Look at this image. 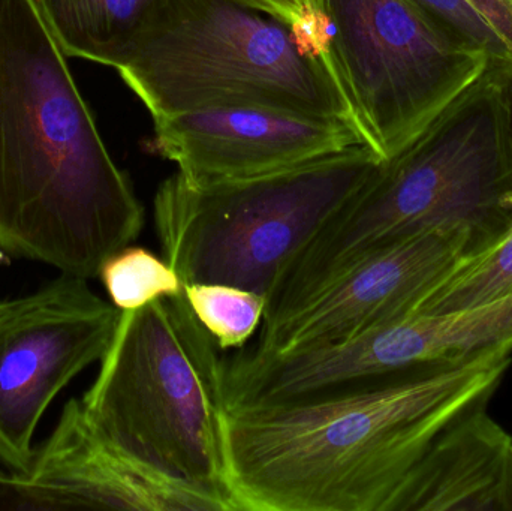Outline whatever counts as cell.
I'll return each instance as SVG.
<instances>
[{
    "instance_id": "d6986e66",
    "label": "cell",
    "mask_w": 512,
    "mask_h": 511,
    "mask_svg": "<svg viewBox=\"0 0 512 511\" xmlns=\"http://www.w3.org/2000/svg\"><path fill=\"white\" fill-rule=\"evenodd\" d=\"M512 51V0H469Z\"/></svg>"
},
{
    "instance_id": "e0dca14e",
    "label": "cell",
    "mask_w": 512,
    "mask_h": 511,
    "mask_svg": "<svg viewBox=\"0 0 512 511\" xmlns=\"http://www.w3.org/2000/svg\"><path fill=\"white\" fill-rule=\"evenodd\" d=\"M99 278L119 311H137L183 293V281L165 258L140 246H126L102 264Z\"/></svg>"
},
{
    "instance_id": "44dd1931",
    "label": "cell",
    "mask_w": 512,
    "mask_h": 511,
    "mask_svg": "<svg viewBox=\"0 0 512 511\" xmlns=\"http://www.w3.org/2000/svg\"><path fill=\"white\" fill-rule=\"evenodd\" d=\"M30 459L21 455L0 432V477H14L26 474L30 468Z\"/></svg>"
},
{
    "instance_id": "5bb4252c",
    "label": "cell",
    "mask_w": 512,
    "mask_h": 511,
    "mask_svg": "<svg viewBox=\"0 0 512 511\" xmlns=\"http://www.w3.org/2000/svg\"><path fill=\"white\" fill-rule=\"evenodd\" d=\"M68 57L117 68L155 0H35Z\"/></svg>"
},
{
    "instance_id": "7402d4cb",
    "label": "cell",
    "mask_w": 512,
    "mask_h": 511,
    "mask_svg": "<svg viewBox=\"0 0 512 511\" xmlns=\"http://www.w3.org/2000/svg\"><path fill=\"white\" fill-rule=\"evenodd\" d=\"M498 77L499 86H501L502 96H504L505 108H507L508 129L512 144V59L502 63H492Z\"/></svg>"
},
{
    "instance_id": "8992f818",
    "label": "cell",
    "mask_w": 512,
    "mask_h": 511,
    "mask_svg": "<svg viewBox=\"0 0 512 511\" xmlns=\"http://www.w3.org/2000/svg\"><path fill=\"white\" fill-rule=\"evenodd\" d=\"M381 162L360 144L273 173L209 185H192L174 173L153 201L164 258L183 284L234 285L268 299Z\"/></svg>"
},
{
    "instance_id": "ffe728a7",
    "label": "cell",
    "mask_w": 512,
    "mask_h": 511,
    "mask_svg": "<svg viewBox=\"0 0 512 511\" xmlns=\"http://www.w3.org/2000/svg\"><path fill=\"white\" fill-rule=\"evenodd\" d=\"M236 2L267 12L291 26L301 23L307 14L306 0H236Z\"/></svg>"
},
{
    "instance_id": "9c48e42d",
    "label": "cell",
    "mask_w": 512,
    "mask_h": 511,
    "mask_svg": "<svg viewBox=\"0 0 512 511\" xmlns=\"http://www.w3.org/2000/svg\"><path fill=\"white\" fill-rule=\"evenodd\" d=\"M0 510L237 511L222 495L170 479L120 449L75 398L33 450L29 471L0 477Z\"/></svg>"
},
{
    "instance_id": "5b68a950",
    "label": "cell",
    "mask_w": 512,
    "mask_h": 511,
    "mask_svg": "<svg viewBox=\"0 0 512 511\" xmlns=\"http://www.w3.org/2000/svg\"><path fill=\"white\" fill-rule=\"evenodd\" d=\"M116 69L153 120L231 105L349 120L297 30L236 0H155Z\"/></svg>"
},
{
    "instance_id": "9a60e30c",
    "label": "cell",
    "mask_w": 512,
    "mask_h": 511,
    "mask_svg": "<svg viewBox=\"0 0 512 511\" xmlns=\"http://www.w3.org/2000/svg\"><path fill=\"white\" fill-rule=\"evenodd\" d=\"M512 293V228L489 251L469 258L418 306V314H441Z\"/></svg>"
},
{
    "instance_id": "7c38bea8",
    "label": "cell",
    "mask_w": 512,
    "mask_h": 511,
    "mask_svg": "<svg viewBox=\"0 0 512 511\" xmlns=\"http://www.w3.org/2000/svg\"><path fill=\"white\" fill-rule=\"evenodd\" d=\"M512 350V293L441 314H412L349 339L345 363L357 377L441 368Z\"/></svg>"
},
{
    "instance_id": "277c9868",
    "label": "cell",
    "mask_w": 512,
    "mask_h": 511,
    "mask_svg": "<svg viewBox=\"0 0 512 511\" xmlns=\"http://www.w3.org/2000/svg\"><path fill=\"white\" fill-rule=\"evenodd\" d=\"M219 350L183 293L120 311L96 380L80 401L120 449L240 511L228 474Z\"/></svg>"
},
{
    "instance_id": "6da1fadb",
    "label": "cell",
    "mask_w": 512,
    "mask_h": 511,
    "mask_svg": "<svg viewBox=\"0 0 512 511\" xmlns=\"http://www.w3.org/2000/svg\"><path fill=\"white\" fill-rule=\"evenodd\" d=\"M511 354L502 348L297 401L225 408L228 474L240 511H388L436 437L492 398Z\"/></svg>"
},
{
    "instance_id": "4fadbf2b",
    "label": "cell",
    "mask_w": 512,
    "mask_h": 511,
    "mask_svg": "<svg viewBox=\"0 0 512 511\" xmlns=\"http://www.w3.org/2000/svg\"><path fill=\"white\" fill-rule=\"evenodd\" d=\"M512 437L475 408L430 444L388 511H502Z\"/></svg>"
},
{
    "instance_id": "8fae6325",
    "label": "cell",
    "mask_w": 512,
    "mask_h": 511,
    "mask_svg": "<svg viewBox=\"0 0 512 511\" xmlns=\"http://www.w3.org/2000/svg\"><path fill=\"white\" fill-rule=\"evenodd\" d=\"M153 122L156 152L192 185L273 173L364 144L343 117L255 105L204 108Z\"/></svg>"
},
{
    "instance_id": "ba28073f",
    "label": "cell",
    "mask_w": 512,
    "mask_h": 511,
    "mask_svg": "<svg viewBox=\"0 0 512 511\" xmlns=\"http://www.w3.org/2000/svg\"><path fill=\"white\" fill-rule=\"evenodd\" d=\"M87 281L60 273L35 293L0 300V432L30 461L45 411L101 362L119 323V309Z\"/></svg>"
},
{
    "instance_id": "30bf717a",
    "label": "cell",
    "mask_w": 512,
    "mask_h": 511,
    "mask_svg": "<svg viewBox=\"0 0 512 511\" xmlns=\"http://www.w3.org/2000/svg\"><path fill=\"white\" fill-rule=\"evenodd\" d=\"M478 254L465 231H429L388 246L346 270L294 311L262 323L252 348L265 354L315 350L405 317Z\"/></svg>"
},
{
    "instance_id": "603a6c76",
    "label": "cell",
    "mask_w": 512,
    "mask_h": 511,
    "mask_svg": "<svg viewBox=\"0 0 512 511\" xmlns=\"http://www.w3.org/2000/svg\"><path fill=\"white\" fill-rule=\"evenodd\" d=\"M502 511H512V446L505 467L504 492H502Z\"/></svg>"
},
{
    "instance_id": "52a82bcc",
    "label": "cell",
    "mask_w": 512,
    "mask_h": 511,
    "mask_svg": "<svg viewBox=\"0 0 512 511\" xmlns=\"http://www.w3.org/2000/svg\"><path fill=\"white\" fill-rule=\"evenodd\" d=\"M295 24L322 60L361 140L387 161L468 92L489 54L445 32L412 0H306Z\"/></svg>"
},
{
    "instance_id": "ac0fdd59",
    "label": "cell",
    "mask_w": 512,
    "mask_h": 511,
    "mask_svg": "<svg viewBox=\"0 0 512 511\" xmlns=\"http://www.w3.org/2000/svg\"><path fill=\"white\" fill-rule=\"evenodd\" d=\"M445 32L489 54L493 63L512 59L511 48L469 0H412Z\"/></svg>"
},
{
    "instance_id": "3957f363",
    "label": "cell",
    "mask_w": 512,
    "mask_h": 511,
    "mask_svg": "<svg viewBox=\"0 0 512 511\" xmlns=\"http://www.w3.org/2000/svg\"><path fill=\"white\" fill-rule=\"evenodd\" d=\"M511 228L512 144L490 66L408 146L382 161L325 224L277 282L262 323L294 311L364 258L403 240L465 231L481 254Z\"/></svg>"
},
{
    "instance_id": "2e32d148",
    "label": "cell",
    "mask_w": 512,
    "mask_h": 511,
    "mask_svg": "<svg viewBox=\"0 0 512 511\" xmlns=\"http://www.w3.org/2000/svg\"><path fill=\"white\" fill-rule=\"evenodd\" d=\"M186 302L222 351L243 348L264 320L267 299L228 284H183Z\"/></svg>"
},
{
    "instance_id": "7a4b0ae2",
    "label": "cell",
    "mask_w": 512,
    "mask_h": 511,
    "mask_svg": "<svg viewBox=\"0 0 512 511\" xmlns=\"http://www.w3.org/2000/svg\"><path fill=\"white\" fill-rule=\"evenodd\" d=\"M35 0H0V252L92 279L144 207Z\"/></svg>"
}]
</instances>
